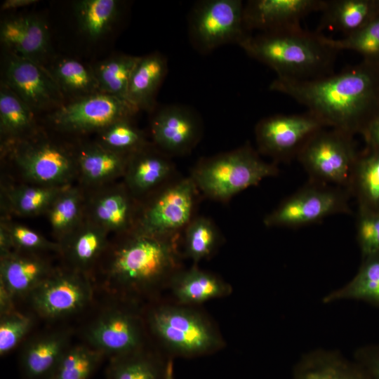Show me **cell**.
<instances>
[{"instance_id": "cell-39", "label": "cell", "mask_w": 379, "mask_h": 379, "mask_svg": "<svg viewBox=\"0 0 379 379\" xmlns=\"http://www.w3.org/2000/svg\"><path fill=\"white\" fill-rule=\"evenodd\" d=\"M95 216L105 227L125 230L132 218V205L128 197L124 192H117L101 197L95 204Z\"/></svg>"}, {"instance_id": "cell-29", "label": "cell", "mask_w": 379, "mask_h": 379, "mask_svg": "<svg viewBox=\"0 0 379 379\" xmlns=\"http://www.w3.org/2000/svg\"><path fill=\"white\" fill-rule=\"evenodd\" d=\"M342 300H357L379 305V253L364 258L354 278L343 287L330 292L324 303Z\"/></svg>"}, {"instance_id": "cell-17", "label": "cell", "mask_w": 379, "mask_h": 379, "mask_svg": "<svg viewBox=\"0 0 379 379\" xmlns=\"http://www.w3.org/2000/svg\"><path fill=\"white\" fill-rule=\"evenodd\" d=\"M327 0H252L244 8L246 31L271 32L300 26L308 15L321 12Z\"/></svg>"}, {"instance_id": "cell-44", "label": "cell", "mask_w": 379, "mask_h": 379, "mask_svg": "<svg viewBox=\"0 0 379 379\" xmlns=\"http://www.w3.org/2000/svg\"><path fill=\"white\" fill-rule=\"evenodd\" d=\"M11 247L22 251L56 249L58 245L47 241L32 230L22 225H13L7 231Z\"/></svg>"}, {"instance_id": "cell-14", "label": "cell", "mask_w": 379, "mask_h": 379, "mask_svg": "<svg viewBox=\"0 0 379 379\" xmlns=\"http://www.w3.org/2000/svg\"><path fill=\"white\" fill-rule=\"evenodd\" d=\"M347 211V201L342 192L311 186L283 201L265 217L263 223L267 227H298Z\"/></svg>"}, {"instance_id": "cell-18", "label": "cell", "mask_w": 379, "mask_h": 379, "mask_svg": "<svg viewBox=\"0 0 379 379\" xmlns=\"http://www.w3.org/2000/svg\"><path fill=\"white\" fill-rule=\"evenodd\" d=\"M0 39L6 51L41 65L50 49L48 25L34 15L4 19L0 26Z\"/></svg>"}, {"instance_id": "cell-35", "label": "cell", "mask_w": 379, "mask_h": 379, "mask_svg": "<svg viewBox=\"0 0 379 379\" xmlns=\"http://www.w3.org/2000/svg\"><path fill=\"white\" fill-rule=\"evenodd\" d=\"M104 357L88 344L70 345L49 379H90Z\"/></svg>"}, {"instance_id": "cell-7", "label": "cell", "mask_w": 379, "mask_h": 379, "mask_svg": "<svg viewBox=\"0 0 379 379\" xmlns=\"http://www.w3.org/2000/svg\"><path fill=\"white\" fill-rule=\"evenodd\" d=\"M297 156L315 180L350 186L358 157L352 135L322 128L307 140Z\"/></svg>"}, {"instance_id": "cell-9", "label": "cell", "mask_w": 379, "mask_h": 379, "mask_svg": "<svg viewBox=\"0 0 379 379\" xmlns=\"http://www.w3.org/2000/svg\"><path fill=\"white\" fill-rule=\"evenodd\" d=\"M244 5L240 0H207L198 3L189 20L194 48L208 52L230 43L238 45L248 35L244 23Z\"/></svg>"}, {"instance_id": "cell-23", "label": "cell", "mask_w": 379, "mask_h": 379, "mask_svg": "<svg viewBox=\"0 0 379 379\" xmlns=\"http://www.w3.org/2000/svg\"><path fill=\"white\" fill-rule=\"evenodd\" d=\"M292 379H371L354 359L333 350H316L304 354L295 364Z\"/></svg>"}, {"instance_id": "cell-32", "label": "cell", "mask_w": 379, "mask_h": 379, "mask_svg": "<svg viewBox=\"0 0 379 379\" xmlns=\"http://www.w3.org/2000/svg\"><path fill=\"white\" fill-rule=\"evenodd\" d=\"M129 156L98 144L83 148L77 162L86 180L100 181L125 171Z\"/></svg>"}, {"instance_id": "cell-3", "label": "cell", "mask_w": 379, "mask_h": 379, "mask_svg": "<svg viewBox=\"0 0 379 379\" xmlns=\"http://www.w3.org/2000/svg\"><path fill=\"white\" fill-rule=\"evenodd\" d=\"M251 58L272 68L277 77L307 80L333 74L338 53L324 34L301 26L248 35L239 44Z\"/></svg>"}, {"instance_id": "cell-34", "label": "cell", "mask_w": 379, "mask_h": 379, "mask_svg": "<svg viewBox=\"0 0 379 379\" xmlns=\"http://www.w3.org/2000/svg\"><path fill=\"white\" fill-rule=\"evenodd\" d=\"M182 233V255L194 265L211 258L221 241L215 225L204 216H194Z\"/></svg>"}, {"instance_id": "cell-37", "label": "cell", "mask_w": 379, "mask_h": 379, "mask_svg": "<svg viewBox=\"0 0 379 379\" xmlns=\"http://www.w3.org/2000/svg\"><path fill=\"white\" fill-rule=\"evenodd\" d=\"M106 244L104 232L97 228H86L79 232L69 241L68 256L76 270L82 272L100 255Z\"/></svg>"}, {"instance_id": "cell-21", "label": "cell", "mask_w": 379, "mask_h": 379, "mask_svg": "<svg viewBox=\"0 0 379 379\" xmlns=\"http://www.w3.org/2000/svg\"><path fill=\"white\" fill-rule=\"evenodd\" d=\"M52 272L46 262L34 255L11 251L1 255L0 286L15 299L27 298Z\"/></svg>"}, {"instance_id": "cell-4", "label": "cell", "mask_w": 379, "mask_h": 379, "mask_svg": "<svg viewBox=\"0 0 379 379\" xmlns=\"http://www.w3.org/2000/svg\"><path fill=\"white\" fill-rule=\"evenodd\" d=\"M143 314L149 334L168 359L205 356L225 346L216 324L197 307L157 300Z\"/></svg>"}, {"instance_id": "cell-36", "label": "cell", "mask_w": 379, "mask_h": 379, "mask_svg": "<svg viewBox=\"0 0 379 379\" xmlns=\"http://www.w3.org/2000/svg\"><path fill=\"white\" fill-rule=\"evenodd\" d=\"M324 42L339 52L352 51L364 57V60L379 62V14L357 32L342 39L324 35Z\"/></svg>"}, {"instance_id": "cell-20", "label": "cell", "mask_w": 379, "mask_h": 379, "mask_svg": "<svg viewBox=\"0 0 379 379\" xmlns=\"http://www.w3.org/2000/svg\"><path fill=\"white\" fill-rule=\"evenodd\" d=\"M70 335L65 331L43 333L30 340L20 361L22 379H49L66 350Z\"/></svg>"}, {"instance_id": "cell-11", "label": "cell", "mask_w": 379, "mask_h": 379, "mask_svg": "<svg viewBox=\"0 0 379 379\" xmlns=\"http://www.w3.org/2000/svg\"><path fill=\"white\" fill-rule=\"evenodd\" d=\"M137 112L128 100L100 92L65 103L52 111L48 119L62 131H100L118 121L131 119Z\"/></svg>"}, {"instance_id": "cell-24", "label": "cell", "mask_w": 379, "mask_h": 379, "mask_svg": "<svg viewBox=\"0 0 379 379\" xmlns=\"http://www.w3.org/2000/svg\"><path fill=\"white\" fill-rule=\"evenodd\" d=\"M316 32L331 29L345 36L367 25L379 14V0H327Z\"/></svg>"}, {"instance_id": "cell-27", "label": "cell", "mask_w": 379, "mask_h": 379, "mask_svg": "<svg viewBox=\"0 0 379 379\" xmlns=\"http://www.w3.org/2000/svg\"><path fill=\"white\" fill-rule=\"evenodd\" d=\"M48 70L64 98L70 101L101 92L93 67L74 58L57 60Z\"/></svg>"}, {"instance_id": "cell-49", "label": "cell", "mask_w": 379, "mask_h": 379, "mask_svg": "<svg viewBox=\"0 0 379 379\" xmlns=\"http://www.w3.org/2000/svg\"><path fill=\"white\" fill-rule=\"evenodd\" d=\"M166 379H175L173 359H168L166 366Z\"/></svg>"}, {"instance_id": "cell-30", "label": "cell", "mask_w": 379, "mask_h": 379, "mask_svg": "<svg viewBox=\"0 0 379 379\" xmlns=\"http://www.w3.org/2000/svg\"><path fill=\"white\" fill-rule=\"evenodd\" d=\"M117 0H80L74 3V12L81 32L97 40L111 30L120 13Z\"/></svg>"}, {"instance_id": "cell-2", "label": "cell", "mask_w": 379, "mask_h": 379, "mask_svg": "<svg viewBox=\"0 0 379 379\" xmlns=\"http://www.w3.org/2000/svg\"><path fill=\"white\" fill-rule=\"evenodd\" d=\"M181 234L158 237L133 230L113 251L107 269L109 292L118 300L138 304L157 300L183 268Z\"/></svg>"}, {"instance_id": "cell-25", "label": "cell", "mask_w": 379, "mask_h": 379, "mask_svg": "<svg viewBox=\"0 0 379 379\" xmlns=\"http://www.w3.org/2000/svg\"><path fill=\"white\" fill-rule=\"evenodd\" d=\"M166 73V59L161 54L140 56L129 81L128 101L138 111L152 109L156 94Z\"/></svg>"}, {"instance_id": "cell-10", "label": "cell", "mask_w": 379, "mask_h": 379, "mask_svg": "<svg viewBox=\"0 0 379 379\" xmlns=\"http://www.w3.org/2000/svg\"><path fill=\"white\" fill-rule=\"evenodd\" d=\"M93 288L82 272H53L28 296L40 317L54 320L81 312L93 298Z\"/></svg>"}, {"instance_id": "cell-6", "label": "cell", "mask_w": 379, "mask_h": 379, "mask_svg": "<svg viewBox=\"0 0 379 379\" xmlns=\"http://www.w3.org/2000/svg\"><path fill=\"white\" fill-rule=\"evenodd\" d=\"M138 304L119 300L103 310L86 328V344L109 359L147 347L149 332Z\"/></svg>"}, {"instance_id": "cell-19", "label": "cell", "mask_w": 379, "mask_h": 379, "mask_svg": "<svg viewBox=\"0 0 379 379\" xmlns=\"http://www.w3.org/2000/svg\"><path fill=\"white\" fill-rule=\"evenodd\" d=\"M167 290L170 291V301L172 302L193 307H198L211 300L227 297L232 292L229 283L194 264L178 271Z\"/></svg>"}, {"instance_id": "cell-45", "label": "cell", "mask_w": 379, "mask_h": 379, "mask_svg": "<svg viewBox=\"0 0 379 379\" xmlns=\"http://www.w3.org/2000/svg\"><path fill=\"white\" fill-rule=\"evenodd\" d=\"M354 360L365 370L371 379H379V344L359 348Z\"/></svg>"}, {"instance_id": "cell-5", "label": "cell", "mask_w": 379, "mask_h": 379, "mask_svg": "<svg viewBox=\"0 0 379 379\" xmlns=\"http://www.w3.org/2000/svg\"><path fill=\"white\" fill-rule=\"evenodd\" d=\"M278 173L274 164L263 161L252 147L244 145L200 160L190 176L204 196L226 201Z\"/></svg>"}, {"instance_id": "cell-31", "label": "cell", "mask_w": 379, "mask_h": 379, "mask_svg": "<svg viewBox=\"0 0 379 379\" xmlns=\"http://www.w3.org/2000/svg\"><path fill=\"white\" fill-rule=\"evenodd\" d=\"M350 186L358 196L361 211L379 212V146L359 156Z\"/></svg>"}, {"instance_id": "cell-12", "label": "cell", "mask_w": 379, "mask_h": 379, "mask_svg": "<svg viewBox=\"0 0 379 379\" xmlns=\"http://www.w3.org/2000/svg\"><path fill=\"white\" fill-rule=\"evenodd\" d=\"M3 79L34 112L58 109L65 98L54 78L45 65L32 60L5 52Z\"/></svg>"}, {"instance_id": "cell-47", "label": "cell", "mask_w": 379, "mask_h": 379, "mask_svg": "<svg viewBox=\"0 0 379 379\" xmlns=\"http://www.w3.org/2000/svg\"><path fill=\"white\" fill-rule=\"evenodd\" d=\"M15 298L2 286H0V314H4L15 310Z\"/></svg>"}, {"instance_id": "cell-33", "label": "cell", "mask_w": 379, "mask_h": 379, "mask_svg": "<svg viewBox=\"0 0 379 379\" xmlns=\"http://www.w3.org/2000/svg\"><path fill=\"white\" fill-rule=\"evenodd\" d=\"M139 58L140 56L120 54L92 67L100 91L128 100L129 81Z\"/></svg>"}, {"instance_id": "cell-40", "label": "cell", "mask_w": 379, "mask_h": 379, "mask_svg": "<svg viewBox=\"0 0 379 379\" xmlns=\"http://www.w3.org/2000/svg\"><path fill=\"white\" fill-rule=\"evenodd\" d=\"M34 326L32 316L16 310L1 314L0 354L4 356L15 349L25 338Z\"/></svg>"}, {"instance_id": "cell-46", "label": "cell", "mask_w": 379, "mask_h": 379, "mask_svg": "<svg viewBox=\"0 0 379 379\" xmlns=\"http://www.w3.org/2000/svg\"><path fill=\"white\" fill-rule=\"evenodd\" d=\"M363 135L368 146H379V114L369 124Z\"/></svg>"}, {"instance_id": "cell-38", "label": "cell", "mask_w": 379, "mask_h": 379, "mask_svg": "<svg viewBox=\"0 0 379 379\" xmlns=\"http://www.w3.org/2000/svg\"><path fill=\"white\" fill-rule=\"evenodd\" d=\"M99 132L98 144L117 152L131 154L147 145L142 133L130 119L118 121Z\"/></svg>"}, {"instance_id": "cell-13", "label": "cell", "mask_w": 379, "mask_h": 379, "mask_svg": "<svg viewBox=\"0 0 379 379\" xmlns=\"http://www.w3.org/2000/svg\"><path fill=\"white\" fill-rule=\"evenodd\" d=\"M325 126L307 111L303 114H276L255 126L259 151L276 159L298 155L307 140Z\"/></svg>"}, {"instance_id": "cell-26", "label": "cell", "mask_w": 379, "mask_h": 379, "mask_svg": "<svg viewBox=\"0 0 379 379\" xmlns=\"http://www.w3.org/2000/svg\"><path fill=\"white\" fill-rule=\"evenodd\" d=\"M168 359L149 348L111 358L106 379H166Z\"/></svg>"}, {"instance_id": "cell-8", "label": "cell", "mask_w": 379, "mask_h": 379, "mask_svg": "<svg viewBox=\"0 0 379 379\" xmlns=\"http://www.w3.org/2000/svg\"><path fill=\"white\" fill-rule=\"evenodd\" d=\"M199 192L190 175L174 178L158 190L133 230L158 237L181 234L194 218Z\"/></svg>"}, {"instance_id": "cell-41", "label": "cell", "mask_w": 379, "mask_h": 379, "mask_svg": "<svg viewBox=\"0 0 379 379\" xmlns=\"http://www.w3.org/2000/svg\"><path fill=\"white\" fill-rule=\"evenodd\" d=\"M57 197L55 190L44 187H23L11 194L13 207L23 215L36 214L43 211Z\"/></svg>"}, {"instance_id": "cell-22", "label": "cell", "mask_w": 379, "mask_h": 379, "mask_svg": "<svg viewBox=\"0 0 379 379\" xmlns=\"http://www.w3.org/2000/svg\"><path fill=\"white\" fill-rule=\"evenodd\" d=\"M126 180L130 190L142 194L163 187L175 178V166L168 154L145 147L129 156Z\"/></svg>"}, {"instance_id": "cell-15", "label": "cell", "mask_w": 379, "mask_h": 379, "mask_svg": "<svg viewBox=\"0 0 379 379\" xmlns=\"http://www.w3.org/2000/svg\"><path fill=\"white\" fill-rule=\"evenodd\" d=\"M13 155L25 175L42 184L66 180L75 159L65 148L51 141L31 140L30 137L13 142Z\"/></svg>"}, {"instance_id": "cell-48", "label": "cell", "mask_w": 379, "mask_h": 379, "mask_svg": "<svg viewBox=\"0 0 379 379\" xmlns=\"http://www.w3.org/2000/svg\"><path fill=\"white\" fill-rule=\"evenodd\" d=\"M37 2L36 0H6L3 2L1 9L8 11L32 5Z\"/></svg>"}, {"instance_id": "cell-42", "label": "cell", "mask_w": 379, "mask_h": 379, "mask_svg": "<svg viewBox=\"0 0 379 379\" xmlns=\"http://www.w3.org/2000/svg\"><path fill=\"white\" fill-rule=\"evenodd\" d=\"M49 213V220L55 230L65 232L76 222L79 212V199L75 192L58 197Z\"/></svg>"}, {"instance_id": "cell-1", "label": "cell", "mask_w": 379, "mask_h": 379, "mask_svg": "<svg viewBox=\"0 0 379 379\" xmlns=\"http://www.w3.org/2000/svg\"><path fill=\"white\" fill-rule=\"evenodd\" d=\"M305 107L324 125L353 136L379 114V62L363 60L337 74L295 80L277 77L269 86Z\"/></svg>"}, {"instance_id": "cell-43", "label": "cell", "mask_w": 379, "mask_h": 379, "mask_svg": "<svg viewBox=\"0 0 379 379\" xmlns=\"http://www.w3.org/2000/svg\"><path fill=\"white\" fill-rule=\"evenodd\" d=\"M357 239L364 258L379 253V212H361Z\"/></svg>"}, {"instance_id": "cell-28", "label": "cell", "mask_w": 379, "mask_h": 379, "mask_svg": "<svg viewBox=\"0 0 379 379\" xmlns=\"http://www.w3.org/2000/svg\"><path fill=\"white\" fill-rule=\"evenodd\" d=\"M34 112L8 86H0L1 133L12 142L32 136Z\"/></svg>"}, {"instance_id": "cell-16", "label": "cell", "mask_w": 379, "mask_h": 379, "mask_svg": "<svg viewBox=\"0 0 379 379\" xmlns=\"http://www.w3.org/2000/svg\"><path fill=\"white\" fill-rule=\"evenodd\" d=\"M154 143L163 152L171 155L189 153L200 140L201 122L188 108L168 105L159 109L151 121Z\"/></svg>"}]
</instances>
